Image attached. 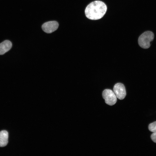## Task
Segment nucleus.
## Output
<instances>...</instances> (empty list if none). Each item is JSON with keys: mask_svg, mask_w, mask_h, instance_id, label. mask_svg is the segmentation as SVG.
Returning <instances> with one entry per match:
<instances>
[{"mask_svg": "<svg viewBox=\"0 0 156 156\" xmlns=\"http://www.w3.org/2000/svg\"><path fill=\"white\" fill-rule=\"evenodd\" d=\"M154 38V34L151 31H147L142 34L139 37L138 43L142 48L146 49L150 46V43Z\"/></svg>", "mask_w": 156, "mask_h": 156, "instance_id": "2", "label": "nucleus"}, {"mask_svg": "<svg viewBox=\"0 0 156 156\" xmlns=\"http://www.w3.org/2000/svg\"><path fill=\"white\" fill-rule=\"evenodd\" d=\"M59 24L55 21H52L44 23L42 26L43 30L47 33H51L55 31L58 28Z\"/></svg>", "mask_w": 156, "mask_h": 156, "instance_id": "5", "label": "nucleus"}, {"mask_svg": "<svg viewBox=\"0 0 156 156\" xmlns=\"http://www.w3.org/2000/svg\"><path fill=\"white\" fill-rule=\"evenodd\" d=\"M113 92L116 97L120 100L123 99L126 96L125 86L121 83H118L114 85L113 88Z\"/></svg>", "mask_w": 156, "mask_h": 156, "instance_id": "4", "label": "nucleus"}, {"mask_svg": "<svg viewBox=\"0 0 156 156\" xmlns=\"http://www.w3.org/2000/svg\"><path fill=\"white\" fill-rule=\"evenodd\" d=\"M148 129L153 133H156V121L150 123L148 125Z\"/></svg>", "mask_w": 156, "mask_h": 156, "instance_id": "8", "label": "nucleus"}, {"mask_svg": "<svg viewBox=\"0 0 156 156\" xmlns=\"http://www.w3.org/2000/svg\"><path fill=\"white\" fill-rule=\"evenodd\" d=\"M12 44L9 40H6L0 43V55L4 54L11 48Z\"/></svg>", "mask_w": 156, "mask_h": 156, "instance_id": "6", "label": "nucleus"}, {"mask_svg": "<svg viewBox=\"0 0 156 156\" xmlns=\"http://www.w3.org/2000/svg\"><path fill=\"white\" fill-rule=\"evenodd\" d=\"M102 96L106 103L109 105H113L117 101V97L116 95L110 89L104 90L102 92Z\"/></svg>", "mask_w": 156, "mask_h": 156, "instance_id": "3", "label": "nucleus"}, {"mask_svg": "<svg viewBox=\"0 0 156 156\" xmlns=\"http://www.w3.org/2000/svg\"><path fill=\"white\" fill-rule=\"evenodd\" d=\"M152 140L155 143H156V133H153L151 136Z\"/></svg>", "mask_w": 156, "mask_h": 156, "instance_id": "9", "label": "nucleus"}, {"mask_svg": "<svg viewBox=\"0 0 156 156\" xmlns=\"http://www.w3.org/2000/svg\"><path fill=\"white\" fill-rule=\"evenodd\" d=\"M8 133L5 130L0 131V147L6 146L8 142Z\"/></svg>", "mask_w": 156, "mask_h": 156, "instance_id": "7", "label": "nucleus"}, {"mask_svg": "<svg viewBox=\"0 0 156 156\" xmlns=\"http://www.w3.org/2000/svg\"><path fill=\"white\" fill-rule=\"evenodd\" d=\"M107 10V7L103 2L96 1L89 4L85 10L86 17L92 20H98L101 18L105 14Z\"/></svg>", "mask_w": 156, "mask_h": 156, "instance_id": "1", "label": "nucleus"}]
</instances>
